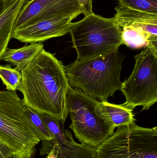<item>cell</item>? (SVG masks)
Segmentation results:
<instances>
[{
  "label": "cell",
  "mask_w": 157,
  "mask_h": 158,
  "mask_svg": "<svg viewBox=\"0 0 157 158\" xmlns=\"http://www.w3.org/2000/svg\"><path fill=\"white\" fill-rule=\"evenodd\" d=\"M20 72L18 90L26 105L65 123L70 85L62 61L43 48Z\"/></svg>",
  "instance_id": "obj_1"
},
{
  "label": "cell",
  "mask_w": 157,
  "mask_h": 158,
  "mask_svg": "<svg viewBox=\"0 0 157 158\" xmlns=\"http://www.w3.org/2000/svg\"><path fill=\"white\" fill-rule=\"evenodd\" d=\"M124 58L118 51L87 60L76 59L64 66L69 85L100 102L108 101L116 91L120 90Z\"/></svg>",
  "instance_id": "obj_2"
},
{
  "label": "cell",
  "mask_w": 157,
  "mask_h": 158,
  "mask_svg": "<svg viewBox=\"0 0 157 158\" xmlns=\"http://www.w3.org/2000/svg\"><path fill=\"white\" fill-rule=\"evenodd\" d=\"M16 91H0V144L16 158H30L40 142Z\"/></svg>",
  "instance_id": "obj_3"
},
{
  "label": "cell",
  "mask_w": 157,
  "mask_h": 158,
  "mask_svg": "<svg viewBox=\"0 0 157 158\" xmlns=\"http://www.w3.org/2000/svg\"><path fill=\"white\" fill-rule=\"evenodd\" d=\"M122 28L114 18L92 13L78 22L71 23L69 33L77 60L104 56L119 51L123 45Z\"/></svg>",
  "instance_id": "obj_4"
},
{
  "label": "cell",
  "mask_w": 157,
  "mask_h": 158,
  "mask_svg": "<svg viewBox=\"0 0 157 158\" xmlns=\"http://www.w3.org/2000/svg\"><path fill=\"white\" fill-rule=\"evenodd\" d=\"M99 101L69 86L67 95L69 128L81 143L96 148L112 135L115 128L100 114Z\"/></svg>",
  "instance_id": "obj_5"
},
{
  "label": "cell",
  "mask_w": 157,
  "mask_h": 158,
  "mask_svg": "<svg viewBox=\"0 0 157 158\" xmlns=\"http://www.w3.org/2000/svg\"><path fill=\"white\" fill-rule=\"evenodd\" d=\"M96 151L97 158H157V127L135 123L117 127Z\"/></svg>",
  "instance_id": "obj_6"
},
{
  "label": "cell",
  "mask_w": 157,
  "mask_h": 158,
  "mask_svg": "<svg viewBox=\"0 0 157 158\" xmlns=\"http://www.w3.org/2000/svg\"><path fill=\"white\" fill-rule=\"evenodd\" d=\"M130 77L122 82L120 90L126 98L123 104L132 110L142 106L149 109L157 101V54L148 47L135 56Z\"/></svg>",
  "instance_id": "obj_7"
},
{
  "label": "cell",
  "mask_w": 157,
  "mask_h": 158,
  "mask_svg": "<svg viewBox=\"0 0 157 158\" xmlns=\"http://www.w3.org/2000/svg\"><path fill=\"white\" fill-rule=\"evenodd\" d=\"M82 14L84 10L79 0H27L17 18L14 31L43 19H74Z\"/></svg>",
  "instance_id": "obj_8"
},
{
  "label": "cell",
  "mask_w": 157,
  "mask_h": 158,
  "mask_svg": "<svg viewBox=\"0 0 157 158\" xmlns=\"http://www.w3.org/2000/svg\"><path fill=\"white\" fill-rule=\"evenodd\" d=\"M72 19L56 18L43 19L15 30L12 38L25 43H36L69 33Z\"/></svg>",
  "instance_id": "obj_9"
},
{
  "label": "cell",
  "mask_w": 157,
  "mask_h": 158,
  "mask_svg": "<svg viewBox=\"0 0 157 158\" xmlns=\"http://www.w3.org/2000/svg\"><path fill=\"white\" fill-rule=\"evenodd\" d=\"M115 10L116 13L113 18L120 27H142L152 39L157 40V15L135 11L119 5Z\"/></svg>",
  "instance_id": "obj_10"
},
{
  "label": "cell",
  "mask_w": 157,
  "mask_h": 158,
  "mask_svg": "<svg viewBox=\"0 0 157 158\" xmlns=\"http://www.w3.org/2000/svg\"><path fill=\"white\" fill-rule=\"evenodd\" d=\"M53 146L59 158H97L96 148L74 140L72 132L65 129L54 137Z\"/></svg>",
  "instance_id": "obj_11"
},
{
  "label": "cell",
  "mask_w": 157,
  "mask_h": 158,
  "mask_svg": "<svg viewBox=\"0 0 157 158\" xmlns=\"http://www.w3.org/2000/svg\"><path fill=\"white\" fill-rule=\"evenodd\" d=\"M27 1L7 0L5 7L0 15V61L12 39L17 18Z\"/></svg>",
  "instance_id": "obj_12"
},
{
  "label": "cell",
  "mask_w": 157,
  "mask_h": 158,
  "mask_svg": "<svg viewBox=\"0 0 157 158\" xmlns=\"http://www.w3.org/2000/svg\"><path fill=\"white\" fill-rule=\"evenodd\" d=\"M99 108L105 120L114 128L129 125L136 121L133 110L123 104L116 105L108 101H100Z\"/></svg>",
  "instance_id": "obj_13"
},
{
  "label": "cell",
  "mask_w": 157,
  "mask_h": 158,
  "mask_svg": "<svg viewBox=\"0 0 157 158\" xmlns=\"http://www.w3.org/2000/svg\"><path fill=\"white\" fill-rule=\"evenodd\" d=\"M44 48L41 43H30L18 49H7L2 60L15 66L19 71L24 69Z\"/></svg>",
  "instance_id": "obj_14"
},
{
  "label": "cell",
  "mask_w": 157,
  "mask_h": 158,
  "mask_svg": "<svg viewBox=\"0 0 157 158\" xmlns=\"http://www.w3.org/2000/svg\"><path fill=\"white\" fill-rule=\"evenodd\" d=\"M121 28L123 44L135 49L148 47L157 54V40L152 39L143 28L127 26Z\"/></svg>",
  "instance_id": "obj_15"
},
{
  "label": "cell",
  "mask_w": 157,
  "mask_h": 158,
  "mask_svg": "<svg viewBox=\"0 0 157 158\" xmlns=\"http://www.w3.org/2000/svg\"><path fill=\"white\" fill-rule=\"evenodd\" d=\"M26 112L40 140L48 141L53 140V136L47 127L43 114L28 106Z\"/></svg>",
  "instance_id": "obj_16"
},
{
  "label": "cell",
  "mask_w": 157,
  "mask_h": 158,
  "mask_svg": "<svg viewBox=\"0 0 157 158\" xmlns=\"http://www.w3.org/2000/svg\"><path fill=\"white\" fill-rule=\"evenodd\" d=\"M0 78L6 86V90L16 91L21 82V72L10 65L0 66Z\"/></svg>",
  "instance_id": "obj_17"
},
{
  "label": "cell",
  "mask_w": 157,
  "mask_h": 158,
  "mask_svg": "<svg viewBox=\"0 0 157 158\" xmlns=\"http://www.w3.org/2000/svg\"><path fill=\"white\" fill-rule=\"evenodd\" d=\"M119 6L140 12L157 15V0H118Z\"/></svg>",
  "instance_id": "obj_18"
},
{
  "label": "cell",
  "mask_w": 157,
  "mask_h": 158,
  "mask_svg": "<svg viewBox=\"0 0 157 158\" xmlns=\"http://www.w3.org/2000/svg\"><path fill=\"white\" fill-rule=\"evenodd\" d=\"M79 1L84 10V16L93 13L92 11L93 0H79Z\"/></svg>",
  "instance_id": "obj_19"
},
{
  "label": "cell",
  "mask_w": 157,
  "mask_h": 158,
  "mask_svg": "<svg viewBox=\"0 0 157 158\" xmlns=\"http://www.w3.org/2000/svg\"><path fill=\"white\" fill-rule=\"evenodd\" d=\"M14 157L7 147L1 145L0 146V158H12Z\"/></svg>",
  "instance_id": "obj_20"
},
{
  "label": "cell",
  "mask_w": 157,
  "mask_h": 158,
  "mask_svg": "<svg viewBox=\"0 0 157 158\" xmlns=\"http://www.w3.org/2000/svg\"><path fill=\"white\" fill-rule=\"evenodd\" d=\"M15 158V157H14H14H13V158Z\"/></svg>",
  "instance_id": "obj_21"
},
{
  "label": "cell",
  "mask_w": 157,
  "mask_h": 158,
  "mask_svg": "<svg viewBox=\"0 0 157 158\" xmlns=\"http://www.w3.org/2000/svg\"><path fill=\"white\" fill-rule=\"evenodd\" d=\"M0 146H1V144H0Z\"/></svg>",
  "instance_id": "obj_22"
}]
</instances>
